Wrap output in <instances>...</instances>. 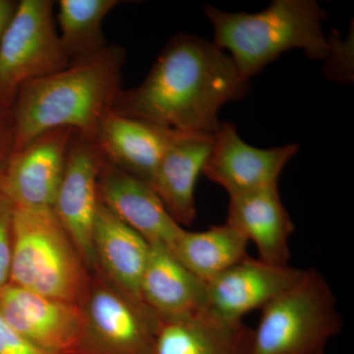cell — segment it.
<instances>
[{
  "label": "cell",
  "instance_id": "cell-6",
  "mask_svg": "<svg viewBox=\"0 0 354 354\" xmlns=\"http://www.w3.org/2000/svg\"><path fill=\"white\" fill-rule=\"evenodd\" d=\"M50 0H20L0 39V102L12 106L29 81L69 66Z\"/></svg>",
  "mask_w": 354,
  "mask_h": 354
},
{
  "label": "cell",
  "instance_id": "cell-7",
  "mask_svg": "<svg viewBox=\"0 0 354 354\" xmlns=\"http://www.w3.org/2000/svg\"><path fill=\"white\" fill-rule=\"evenodd\" d=\"M73 354H155L158 318L93 272Z\"/></svg>",
  "mask_w": 354,
  "mask_h": 354
},
{
  "label": "cell",
  "instance_id": "cell-15",
  "mask_svg": "<svg viewBox=\"0 0 354 354\" xmlns=\"http://www.w3.org/2000/svg\"><path fill=\"white\" fill-rule=\"evenodd\" d=\"M93 245V272L100 274L123 295L146 305L141 295V283L150 244L116 218L101 201L95 215Z\"/></svg>",
  "mask_w": 354,
  "mask_h": 354
},
{
  "label": "cell",
  "instance_id": "cell-1",
  "mask_svg": "<svg viewBox=\"0 0 354 354\" xmlns=\"http://www.w3.org/2000/svg\"><path fill=\"white\" fill-rule=\"evenodd\" d=\"M248 81L214 41L176 35L137 87L121 90L113 111L177 131L216 134L218 111L241 99Z\"/></svg>",
  "mask_w": 354,
  "mask_h": 354
},
{
  "label": "cell",
  "instance_id": "cell-8",
  "mask_svg": "<svg viewBox=\"0 0 354 354\" xmlns=\"http://www.w3.org/2000/svg\"><path fill=\"white\" fill-rule=\"evenodd\" d=\"M102 156L93 140L74 132L53 209L91 274L95 271L94 227Z\"/></svg>",
  "mask_w": 354,
  "mask_h": 354
},
{
  "label": "cell",
  "instance_id": "cell-22",
  "mask_svg": "<svg viewBox=\"0 0 354 354\" xmlns=\"http://www.w3.org/2000/svg\"><path fill=\"white\" fill-rule=\"evenodd\" d=\"M14 206L0 194V288L10 283Z\"/></svg>",
  "mask_w": 354,
  "mask_h": 354
},
{
  "label": "cell",
  "instance_id": "cell-19",
  "mask_svg": "<svg viewBox=\"0 0 354 354\" xmlns=\"http://www.w3.org/2000/svg\"><path fill=\"white\" fill-rule=\"evenodd\" d=\"M141 295L158 319L190 315L206 308V283L162 245L150 244Z\"/></svg>",
  "mask_w": 354,
  "mask_h": 354
},
{
  "label": "cell",
  "instance_id": "cell-17",
  "mask_svg": "<svg viewBox=\"0 0 354 354\" xmlns=\"http://www.w3.org/2000/svg\"><path fill=\"white\" fill-rule=\"evenodd\" d=\"M253 329L205 308L176 318L158 319L155 354H251Z\"/></svg>",
  "mask_w": 354,
  "mask_h": 354
},
{
  "label": "cell",
  "instance_id": "cell-16",
  "mask_svg": "<svg viewBox=\"0 0 354 354\" xmlns=\"http://www.w3.org/2000/svg\"><path fill=\"white\" fill-rule=\"evenodd\" d=\"M227 223L255 244L260 260L288 265L295 225L279 196L278 184L230 197Z\"/></svg>",
  "mask_w": 354,
  "mask_h": 354
},
{
  "label": "cell",
  "instance_id": "cell-13",
  "mask_svg": "<svg viewBox=\"0 0 354 354\" xmlns=\"http://www.w3.org/2000/svg\"><path fill=\"white\" fill-rule=\"evenodd\" d=\"M97 195L100 201L151 245L171 250L184 228L169 215L150 184L121 171L102 158Z\"/></svg>",
  "mask_w": 354,
  "mask_h": 354
},
{
  "label": "cell",
  "instance_id": "cell-25",
  "mask_svg": "<svg viewBox=\"0 0 354 354\" xmlns=\"http://www.w3.org/2000/svg\"><path fill=\"white\" fill-rule=\"evenodd\" d=\"M19 1L16 0H0V39L12 19Z\"/></svg>",
  "mask_w": 354,
  "mask_h": 354
},
{
  "label": "cell",
  "instance_id": "cell-2",
  "mask_svg": "<svg viewBox=\"0 0 354 354\" xmlns=\"http://www.w3.org/2000/svg\"><path fill=\"white\" fill-rule=\"evenodd\" d=\"M125 58L124 48L111 44L81 64L25 83L12 104L13 153L57 128L93 140L122 90Z\"/></svg>",
  "mask_w": 354,
  "mask_h": 354
},
{
  "label": "cell",
  "instance_id": "cell-10",
  "mask_svg": "<svg viewBox=\"0 0 354 354\" xmlns=\"http://www.w3.org/2000/svg\"><path fill=\"white\" fill-rule=\"evenodd\" d=\"M0 314L11 327L50 354H73L82 335V306L8 283L0 288Z\"/></svg>",
  "mask_w": 354,
  "mask_h": 354
},
{
  "label": "cell",
  "instance_id": "cell-20",
  "mask_svg": "<svg viewBox=\"0 0 354 354\" xmlns=\"http://www.w3.org/2000/svg\"><path fill=\"white\" fill-rule=\"evenodd\" d=\"M248 241L225 223L203 232L183 230L171 253L192 274L205 283L248 257Z\"/></svg>",
  "mask_w": 354,
  "mask_h": 354
},
{
  "label": "cell",
  "instance_id": "cell-3",
  "mask_svg": "<svg viewBox=\"0 0 354 354\" xmlns=\"http://www.w3.org/2000/svg\"><path fill=\"white\" fill-rule=\"evenodd\" d=\"M205 14L213 26L214 44L230 51L247 81L286 51L302 50L316 60L333 53L323 32L327 14L314 0H274L256 13L225 12L208 4Z\"/></svg>",
  "mask_w": 354,
  "mask_h": 354
},
{
  "label": "cell",
  "instance_id": "cell-21",
  "mask_svg": "<svg viewBox=\"0 0 354 354\" xmlns=\"http://www.w3.org/2000/svg\"><path fill=\"white\" fill-rule=\"evenodd\" d=\"M120 4V0L58 1V37L69 66L95 57L109 46L102 23Z\"/></svg>",
  "mask_w": 354,
  "mask_h": 354
},
{
  "label": "cell",
  "instance_id": "cell-23",
  "mask_svg": "<svg viewBox=\"0 0 354 354\" xmlns=\"http://www.w3.org/2000/svg\"><path fill=\"white\" fill-rule=\"evenodd\" d=\"M0 354H50L26 339L0 314Z\"/></svg>",
  "mask_w": 354,
  "mask_h": 354
},
{
  "label": "cell",
  "instance_id": "cell-4",
  "mask_svg": "<svg viewBox=\"0 0 354 354\" xmlns=\"http://www.w3.org/2000/svg\"><path fill=\"white\" fill-rule=\"evenodd\" d=\"M92 274L53 208H15L10 283L82 306Z\"/></svg>",
  "mask_w": 354,
  "mask_h": 354
},
{
  "label": "cell",
  "instance_id": "cell-14",
  "mask_svg": "<svg viewBox=\"0 0 354 354\" xmlns=\"http://www.w3.org/2000/svg\"><path fill=\"white\" fill-rule=\"evenodd\" d=\"M183 133L111 111L93 141L106 162L151 185L165 153Z\"/></svg>",
  "mask_w": 354,
  "mask_h": 354
},
{
  "label": "cell",
  "instance_id": "cell-5",
  "mask_svg": "<svg viewBox=\"0 0 354 354\" xmlns=\"http://www.w3.org/2000/svg\"><path fill=\"white\" fill-rule=\"evenodd\" d=\"M261 311L251 354H325L344 327L334 291L314 268Z\"/></svg>",
  "mask_w": 354,
  "mask_h": 354
},
{
  "label": "cell",
  "instance_id": "cell-18",
  "mask_svg": "<svg viewBox=\"0 0 354 354\" xmlns=\"http://www.w3.org/2000/svg\"><path fill=\"white\" fill-rule=\"evenodd\" d=\"M215 134L184 132L165 153L153 177V189L179 225L196 218L195 188L214 145Z\"/></svg>",
  "mask_w": 354,
  "mask_h": 354
},
{
  "label": "cell",
  "instance_id": "cell-12",
  "mask_svg": "<svg viewBox=\"0 0 354 354\" xmlns=\"http://www.w3.org/2000/svg\"><path fill=\"white\" fill-rule=\"evenodd\" d=\"M304 271L248 256L206 283V308L223 320L241 322L292 288Z\"/></svg>",
  "mask_w": 354,
  "mask_h": 354
},
{
  "label": "cell",
  "instance_id": "cell-9",
  "mask_svg": "<svg viewBox=\"0 0 354 354\" xmlns=\"http://www.w3.org/2000/svg\"><path fill=\"white\" fill-rule=\"evenodd\" d=\"M74 132L50 130L14 153L0 178V194L15 208H53Z\"/></svg>",
  "mask_w": 354,
  "mask_h": 354
},
{
  "label": "cell",
  "instance_id": "cell-24",
  "mask_svg": "<svg viewBox=\"0 0 354 354\" xmlns=\"http://www.w3.org/2000/svg\"><path fill=\"white\" fill-rule=\"evenodd\" d=\"M15 131L12 106L0 102V178L13 153Z\"/></svg>",
  "mask_w": 354,
  "mask_h": 354
},
{
  "label": "cell",
  "instance_id": "cell-11",
  "mask_svg": "<svg viewBox=\"0 0 354 354\" xmlns=\"http://www.w3.org/2000/svg\"><path fill=\"white\" fill-rule=\"evenodd\" d=\"M298 150L297 144L255 148L239 137L234 123L221 122L203 174L232 197L277 185L281 171Z\"/></svg>",
  "mask_w": 354,
  "mask_h": 354
}]
</instances>
